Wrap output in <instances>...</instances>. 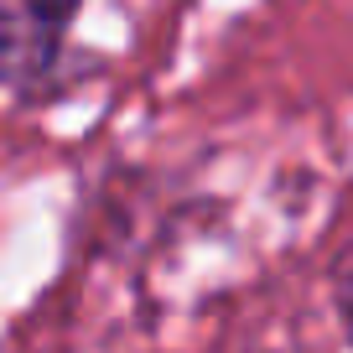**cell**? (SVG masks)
Instances as JSON below:
<instances>
[{"mask_svg": "<svg viewBox=\"0 0 353 353\" xmlns=\"http://www.w3.org/2000/svg\"><path fill=\"white\" fill-rule=\"evenodd\" d=\"M78 0H0V83L37 94L63 63Z\"/></svg>", "mask_w": 353, "mask_h": 353, "instance_id": "1", "label": "cell"}, {"mask_svg": "<svg viewBox=\"0 0 353 353\" xmlns=\"http://www.w3.org/2000/svg\"><path fill=\"white\" fill-rule=\"evenodd\" d=\"M343 327H348V343H353V270L343 276Z\"/></svg>", "mask_w": 353, "mask_h": 353, "instance_id": "2", "label": "cell"}]
</instances>
